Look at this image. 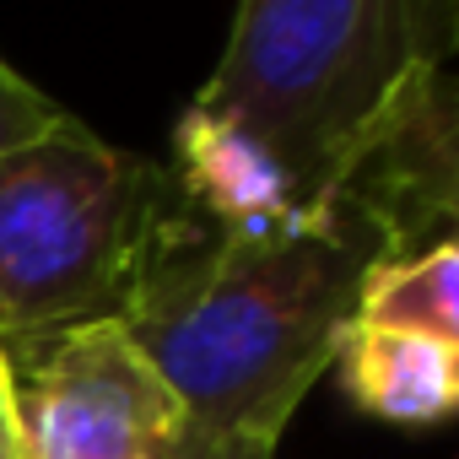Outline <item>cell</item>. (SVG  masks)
<instances>
[{"label": "cell", "mask_w": 459, "mask_h": 459, "mask_svg": "<svg viewBox=\"0 0 459 459\" xmlns=\"http://www.w3.org/2000/svg\"><path fill=\"white\" fill-rule=\"evenodd\" d=\"M189 221L168 162L98 141L76 114L0 157V341L119 319Z\"/></svg>", "instance_id": "3"}, {"label": "cell", "mask_w": 459, "mask_h": 459, "mask_svg": "<svg viewBox=\"0 0 459 459\" xmlns=\"http://www.w3.org/2000/svg\"><path fill=\"white\" fill-rule=\"evenodd\" d=\"M378 255L357 221L249 238L189 211L119 314L184 411L189 459H276Z\"/></svg>", "instance_id": "2"}, {"label": "cell", "mask_w": 459, "mask_h": 459, "mask_svg": "<svg viewBox=\"0 0 459 459\" xmlns=\"http://www.w3.org/2000/svg\"><path fill=\"white\" fill-rule=\"evenodd\" d=\"M0 459H22L17 454V411H12V368L0 351Z\"/></svg>", "instance_id": "8"}, {"label": "cell", "mask_w": 459, "mask_h": 459, "mask_svg": "<svg viewBox=\"0 0 459 459\" xmlns=\"http://www.w3.org/2000/svg\"><path fill=\"white\" fill-rule=\"evenodd\" d=\"M351 325L459 341V244L432 238L421 249L368 260V271L357 281Z\"/></svg>", "instance_id": "6"}, {"label": "cell", "mask_w": 459, "mask_h": 459, "mask_svg": "<svg viewBox=\"0 0 459 459\" xmlns=\"http://www.w3.org/2000/svg\"><path fill=\"white\" fill-rule=\"evenodd\" d=\"M22 459H189L184 411L119 319L0 341Z\"/></svg>", "instance_id": "4"}, {"label": "cell", "mask_w": 459, "mask_h": 459, "mask_svg": "<svg viewBox=\"0 0 459 459\" xmlns=\"http://www.w3.org/2000/svg\"><path fill=\"white\" fill-rule=\"evenodd\" d=\"M335 373L357 411L394 427H437L459 405V341L346 325L335 341Z\"/></svg>", "instance_id": "5"}, {"label": "cell", "mask_w": 459, "mask_h": 459, "mask_svg": "<svg viewBox=\"0 0 459 459\" xmlns=\"http://www.w3.org/2000/svg\"><path fill=\"white\" fill-rule=\"evenodd\" d=\"M65 119L71 114L49 92H39L22 71H12L6 60H0V157L28 146V141H39V135H49V130H60Z\"/></svg>", "instance_id": "7"}, {"label": "cell", "mask_w": 459, "mask_h": 459, "mask_svg": "<svg viewBox=\"0 0 459 459\" xmlns=\"http://www.w3.org/2000/svg\"><path fill=\"white\" fill-rule=\"evenodd\" d=\"M459 0H238L173 130V178L216 233L341 221L357 162L443 82Z\"/></svg>", "instance_id": "1"}]
</instances>
